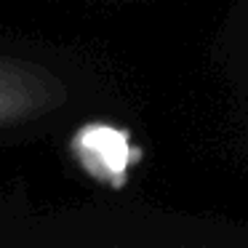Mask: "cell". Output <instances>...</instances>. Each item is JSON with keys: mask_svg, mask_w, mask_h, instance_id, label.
<instances>
[]
</instances>
